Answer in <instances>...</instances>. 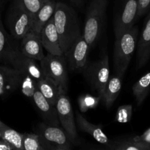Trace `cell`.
<instances>
[{
    "instance_id": "obj_1",
    "label": "cell",
    "mask_w": 150,
    "mask_h": 150,
    "mask_svg": "<svg viewBox=\"0 0 150 150\" xmlns=\"http://www.w3.org/2000/svg\"><path fill=\"white\" fill-rule=\"evenodd\" d=\"M54 23L63 54H66L81 34L77 14L72 7L63 2L56 3Z\"/></svg>"
},
{
    "instance_id": "obj_2",
    "label": "cell",
    "mask_w": 150,
    "mask_h": 150,
    "mask_svg": "<svg viewBox=\"0 0 150 150\" xmlns=\"http://www.w3.org/2000/svg\"><path fill=\"white\" fill-rule=\"evenodd\" d=\"M138 37V29L134 26L116 36L113 64L116 74L121 78H123L129 67L137 46Z\"/></svg>"
},
{
    "instance_id": "obj_3",
    "label": "cell",
    "mask_w": 150,
    "mask_h": 150,
    "mask_svg": "<svg viewBox=\"0 0 150 150\" xmlns=\"http://www.w3.org/2000/svg\"><path fill=\"white\" fill-rule=\"evenodd\" d=\"M108 0H91L85 16L83 35L90 48L99 38L104 26Z\"/></svg>"
},
{
    "instance_id": "obj_4",
    "label": "cell",
    "mask_w": 150,
    "mask_h": 150,
    "mask_svg": "<svg viewBox=\"0 0 150 150\" xmlns=\"http://www.w3.org/2000/svg\"><path fill=\"white\" fill-rule=\"evenodd\" d=\"M39 62L44 76L54 81L62 93L66 94L69 88V75L64 56L47 54Z\"/></svg>"
},
{
    "instance_id": "obj_5",
    "label": "cell",
    "mask_w": 150,
    "mask_h": 150,
    "mask_svg": "<svg viewBox=\"0 0 150 150\" xmlns=\"http://www.w3.org/2000/svg\"><path fill=\"white\" fill-rule=\"evenodd\" d=\"M2 57L23 76L32 78L37 82L44 77L38 61L24 56L18 48L7 45Z\"/></svg>"
},
{
    "instance_id": "obj_6",
    "label": "cell",
    "mask_w": 150,
    "mask_h": 150,
    "mask_svg": "<svg viewBox=\"0 0 150 150\" xmlns=\"http://www.w3.org/2000/svg\"><path fill=\"white\" fill-rule=\"evenodd\" d=\"M35 133L46 150H71V142L60 127L40 123L35 128Z\"/></svg>"
},
{
    "instance_id": "obj_7",
    "label": "cell",
    "mask_w": 150,
    "mask_h": 150,
    "mask_svg": "<svg viewBox=\"0 0 150 150\" xmlns=\"http://www.w3.org/2000/svg\"><path fill=\"white\" fill-rule=\"evenodd\" d=\"M82 73L91 87L101 98L110 79L108 55L104 54L100 59L88 63Z\"/></svg>"
},
{
    "instance_id": "obj_8",
    "label": "cell",
    "mask_w": 150,
    "mask_h": 150,
    "mask_svg": "<svg viewBox=\"0 0 150 150\" xmlns=\"http://www.w3.org/2000/svg\"><path fill=\"white\" fill-rule=\"evenodd\" d=\"M32 22V15L26 8L22 0H14L7 21L12 36L16 40H21L31 30Z\"/></svg>"
},
{
    "instance_id": "obj_9",
    "label": "cell",
    "mask_w": 150,
    "mask_h": 150,
    "mask_svg": "<svg viewBox=\"0 0 150 150\" xmlns=\"http://www.w3.org/2000/svg\"><path fill=\"white\" fill-rule=\"evenodd\" d=\"M58 119L63 130L71 144H76L78 134L70 99L66 94H61L56 103Z\"/></svg>"
},
{
    "instance_id": "obj_10",
    "label": "cell",
    "mask_w": 150,
    "mask_h": 150,
    "mask_svg": "<svg viewBox=\"0 0 150 150\" xmlns=\"http://www.w3.org/2000/svg\"><path fill=\"white\" fill-rule=\"evenodd\" d=\"M90 48L83 33H81L64 54L71 71L83 72L88 64Z\"/></svg>"
},
{
    "instance_id": "obj_11",
    "label": "cell",
    "mask_w": 150,
    "mask_h": 150,
    "mask_svg": "<svg viewBox=\"0 0 150 150\" xmlns=\"http://www.w3.org/2000/svg\"><path fill=\"white\" fill-rule=\"evenodd\" d=\"M138 0H124L121 8L115 18V36L130 29L137 19Z\"/></svg>"
},
{
    "instance_id": "obj_12",
    "label": "cell",
    "mask_w": 150,
    "mask_h": 150,
    "mask_svg": "<svg viewBox=\"0 0 150 150\" xmlns=\"http://www.w3.org/2000/svg\"><path fill=\"white\" fill-rule=\"evenodd\" d=\"M41 43L48 54L64 56L60 43L58 34L54 23L53 16L48 21L40 33Z\"/></svg>"
},
{
    "instance_id": "obj_13",
    "label": "cell",
    "mask_w": 150,
    "mask_h": 150,
    "mask_svg": "<svg viewBox=\"0 0 150 150\" xmlns=\"http://www.w3.org/2000/svg\"><path fill=\"white\" fill-rule=\"evenodd\" d=\"M20 51L26 57L41 62L45 55L43 51L40 35L32 31H29L21 38Z\"/></svg>"
},
{
    "instance_id": "obj_14",
    "label": "cell",
    "mask_w": 150,
    "mask_h": 150,
    "mask_svg": "<svg viewBox=\"0 0 150 150\" xmlns=\"http://www.w3.org/2000/svg\"><path fill=\"white\" fill-rule=\"evenodd\" d=\"M32 98L44 122L49 125L60 127V121L56 106L49 103L38 89L35 90Z\"/></svg>"
},
{
    "instance_id": "obj_15",
    "label": "cell",
    "mask_w": 150,
    "mask_h": 150,
    "mask_svg": "<svg viewBox=\"0 0 150 150\" xmlns=\"http://www.w3.org/2000/svg\"><path fill=\"white\" fill-rule=\"evenodd\" d=\"M137 69L146 65L150 58V10L137 42Z\"/></svg>"
},
{
    "instance_id": "obj_16",
    "label": "cell",
    "mask_w": 150,
    "mask_h": 150,
    "mask_svg": "<svg viewBox=\"0 0 150 150\" xmlns=\"http://www.w3.org/2000/svg\"><path fill=\"white\" fill-rule=\"evenodd\" d=\"M23 76L13 67L0 66V95L13 92L21 86Z\"/></svg>"
},
{
    "instance_id": "obj_17",
    "label": "cell",
    "mask_w": 150,
    "mask_h": 150,
    "mask_svg": "<svg viewBox=\"0 0 150 150\" xmlns=\"http://www.w3.org/2000/svg\"><path fill=\"white\" fill-rule=\"evenodd\" d=\"M54 0H46L32 18L31 31L40 35L41 30L53 16L56 7Z\"/></svg>"
},
{
    "instance_id": "obj_18",
    "label": "cell",
    "mask_w": 150,
    "mask_h": 150,
    "mask_svg": "<svg viewBox=\"0 0 150 150\" xmlns=\"http://www.w3.org/2000/svg\"><path fill=\"white\" fill-rule=\"evenodd\" d=\"M76 122L81 131L88 133L98 143L103 145L109 144V139L100 125H94L88 122L78 111L76 112Z\"/></svg>"
},
{
    "instance_id": "obj_19",
    "label": "cell",
    "mask_w": 150,
    "mask_h": 150,
    "mask_svg": "<svg viewBox=\"0 0 150 150\" xmlns=\"http://www.w3.org/2000/svg\"><path fill=\"white\" fill-rule=\"evenodd\" d=\"M122 78L116 74L110 78L103 92L101 100L107 108H110L117 99L122 87Z\"/></svg>"
},
{
    "instance_id": "obj_20",
    "label": "cell",
    "mask_w": 150,
    "mask_h": 150,
    "mask_svg": "<svg viewBox=\"0 0 150 150\" xmlns=\"http://www.w3.org/2000/svg\"><path fill=\"white\" fill-rule=\"evenodd\" d=\"M37 89L49 101V103L54 106H56V103L60 95L63 94L57 84L46 76L37 82Z\"/></svg>"
},
{
    "instance_id": "obj_21",
    "label": "cell",
    "mask_w": 150,
    "mask_h": 150,
    "mask_svg": "<svg viewBox=\"0 0 150 150\" xmlns=\"http://www.w3.org/2000/svg\"><path fill=\"white\" fill-rule=\"evenodd\" d=\"M0 133L1 139L7 142L13 150H24V136L21 133L6 125L0 120Z\"/></svg>"
},
{
    "instance_id": "obj_22",
    "label": "cell",
    "mask_w": 150,
    "mask_h": 150,
    "mask_svg": "<svg viewBox=\"0 0 150 150\" xmlns=\"http://www.w3.org/2000/svg\"><path fill=\"white\" fill-rule=\"evenodd\" d=\"M150 91V72L146 73L132 86V93L138 106L142 105Z\"/></svg>"
},
{
    "instance_id": "obj_23",
    "label": "cell",
    "mask_w": 150,
    "mask_h": 150,
    "mask_svg": "<svg viewBox=\"0 0 150 150\" xmlns=\"http://www.w3.org/2000/svg\"><path fill=\"white\" fill-rule=\"evenodd\" d=\"M23 136L24 150H46L41 144L36 133H24Z\"/></svg>"
},
{
    "instance_id": "obj_24",
    "label": "cell",
    "mask_w": 150,
    "mask_h": 150,
    "mask_svg": "<svg viewBox=\"0 0 150 150\" xmlns=\"http://www.w3.org/2000/svg\"><path fill=\"white\" fill-rule=\"evenodd\" d=\"M113 150H150V144L132 139L119 144Z\"/></svg>"
},
{
    "instance_id": "obj_25",
    "label": "cell",
    "mask_w": 150,
    "mask_h": 150,
    "mask_svg": "<svg viewBox=\"0 0 150 150\" xmlns=\"http://www.w3.org/2000/svg\"><path fill=\"white\" fill-rule=\"evenodd\" d=\"M20 86L21 87V92L24 95L32 98L37 89V81L30 77L23 76Z\"/></svg>"
},
{
    "instance_id": "obj_26",
    "label": "cell",
    "mask_w": 150,
    "mask_h": 150,
    "mask_svg": "<svg viewBox=\"0 0 150 150\" xmlns=\"http://www.w3.org/2000/svg\"><path fill=\"white\" fill-rule=\"evenodd\" d=\"M101 98L99 97H93L89 95H85L82 96L79 99V105L81 111L85 112L88 109L94 108L99 103Z\"/></svg>"
},
{
    "instance_id": "obj_27",
    "label": "cell",
    "mask_w": 150,
    "mask_h": 150,
    "mask_svg": "<svg viewBox=\"0 0 150 150\" xmlns=\"http://www.w3.org/2000/svg\"><path fill=\"white\" fill-rule=\"evenodd\" d=\"M132 114V106L131 105H121L118 108L116 120L119 123L129 122Z\"/></svg>"
},
{
    "instance_id": "obj_28",
    "label": "cell",
    "mask_w": 150,
    "mask_h": 150,
    "mask_svg": "<svg viewBox=\"0 0 150 150\" xmlns=\"http://www.w3.org/2000/svg\"><path fill=\"white\" fill-rule=\"evenodd\" d=\"M46 1V0H22L26 8L32 15V18Z\"/></svg>"
},
{
    "instance_id": "obj_29",
    "label": "cell",
    "mask_w": 150,
    "mask_h": 150,
    "mask_svg": "<svg viewBox=\"0 0 150 150\" xmlns=\"http://www.w3.org/2000/svg\"><path fill=\"white\" fill-rule=\"evenodd\" d=\"M137 18L144 16L150 10V0H138Z\"/></svg>"
},
{
    "instance_id": "obj_30",
    "label": "cell",
    "mask_w": 150,
    "mask_h": 150,
    "mask_svg": "<svg viewBox=\"0 0 150 150\" xmlns=\"http://www.w3.org/2000/svg\"><path fill=\"white\" fill-rule=\"evenodd\" d=\"M7 45V37L5 30L0 20V59L2 57L6 47Z\"/></svg>"
},
{
    "instance_id": "obj_31",
    "label": "cell",
    "mask_w": 150,
    "mask_h": 150,
    "mask_svg": "<svg viewBox=\"0 0 150 150\" xmlns=\"http://www.w3.org/2000/svg\"><path fill=\"white\" fill-rule=\"evenodd\" d=\"M132 139H133L134 141H136V142H144V143L150 144V128H149L148 130H146L142 135L135 136V137H134Z\"/></svg>"
},
{
    "instance_id": "obj_32",
    "label": "cell",
    "mask_w": 150,
    "mask_h": 150,
    "mask_svg": "<svg viewBox=\"0 0 150 150\" xmlns=\"http://www.w3.org/2000/svg\"><path fill=\"white\" fill-rule=\"evenodd\" d=\"M0 150H13L10 145L4 142L3 139H0Z\"/></svg>"
},
{
    "instance_id": "obj_33",
    "label": "cell",
    "mask_w": 150,
    "mask_h": 150,
    "mask_svg": "<svg viewBox=\"0 0 150 150\" xmlns=\"http://www.w3.org/2000/svg\"><path fill=\"white\" fill-rule=\"evenodd\" d=\"M71 1H73L74 3H75V4H79L82 0H71Z\"/></svg>"
},
{
    "instance_id": "obj_34",
    "label": "cell",
    "mask_w": 150,
    "mask_h": 150,
    "mask_svg": "<svg viewBox=\"0 0 150 150\" xmlns=\"http://www.w3.org/2000/svg\"><path fill=\"white\" fill-rule=\"evenodd\" d=\"M91 150H104V149H100V148H96V149H91Z\"/></svg>"
},
{
    "instance_id": "obj_35",
    "label": "cell",
    "mask_w": 150,
    "mask_h": 150,
    "mask_svg": "<svg viewBox=\"0 0 150 150\" xmlns=\"http://www.w3.org/2000/svg\"><path fill=\"white\" fill-rule=\"evenodd\" d=\"M0 139H1V133H0Z\"/></svg>"
},
{
    "instance_id": "obj_36",
    "label": "cell",
    "mask_w": 150,
    "mask_h": 150,
    "mask_svg": "<svg viewBox=\"0 0 150 150\" xmlns=\"http://www.w3.org/2000/svg\"><path fill=\"white\" fill-rule=\"evenodd\" d=\"M1 0H0V3H1Z\"/></svg>"
}]
</instances>
